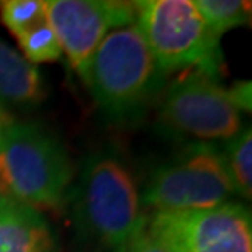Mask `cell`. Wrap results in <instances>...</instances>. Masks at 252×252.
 Wrapping results in <instances>:
<instances>
[{"label":"cell","instance_id":"17","mask_svg":"<svg viewBox=\"0 0 252 252\" xmlns=\"http://www.w3.org/2000/svg\"><path fill=\"white\" fill-rule=\"evenodd\" d=\"M10 120H12V118L8 117V113L5 112V110H3L2 107H0V134H2L3 128L7 126V123L10 122Z\"/></svg>","mask_w":252,"mask_h":252},{"label":"cell","instance_id":"5","mask_svg":"<svg viewBox=\"0 0 252 252\" xmlns=\"http://www.w3.org/2000/svg\"><path fill=\"white\" fill-rule=\"evenodd\" d=\"M139 191L143 206L154 211L213 208L236 195L221 151L195 141L154 165Z\"/></svg>","mask_w":252,"mask_h":252},{"label":"cell","instance_id":"16","mask_svg":"<svg viewBox=\"0 0 252 252\" xmlns=\"http://www.w3.org/2000/svg\"><path fill=\"white\" fill-rule=\"evenodd\" d=\"M128 252H170V251L165 249L164 246H160L158 241L149 238V236L146 234V231H144V233L134 241Z\"/></svg>","mask_w":252,"mask_h":252},{"label":"cell","instance_id":"12","mask_svg":"<svg viewBox=\"0 0 252 252\" xmlns=\"http://www.w3.org/2000/svg\"><path fill=\"white\" fill-rule=\"evenodd\" d=\"M211 33L221 36L233 28L251 23V2L243 0H195Z\"/></svg>","mask_w":252,"mask_h":252},{"label":"cell","instance_id":"3","mask_svg":"<svg viewBox=\"0 0 252 252\" xmlns=\"http://www.w3.org/2000/svg\"><path fill=\"white\" fill-rule=\"evenodd\" d=\"M72 179L67 149L48 126L10 120L0 134V193L39 211H59Z\"/></svg>","mask_w":252,"mask_h":252},{"label":"cell","instance_id":"13","mask_svg":"<svg viewBox=\"0 0 252 252\" xmlns=\"http://www.w3.org/2000/svg\"><path fill=\"white\" fill-rule=\"evenodd\" d=\"M15 38L23 51L22 56L34 65L39 63H54L63 56V48L48 17Z\"/></svg>","mask_w":252,"mask_h":252},{"label":"cell","instance_id":"11","mask_svg":"<svg viewBox=\"0 0 252 252\" xmlns=\"http://www.w3.org/2000/svg\"><path fill=\"white\" fill-rule=\"evenodd\" d=\"M223 154L226 170L236 193L251 200L252 195V133L251 126H244L233 139L228 141Z\"/></svg>","mask_w":252,"mask_h":252},{"label":"cell","instance_id":"8","mask_svg":"<svg viewBox=\"0 0 252 252\" xmlns=\"http://www.w3.org/2000/svg\"><path fill=\"white\" fill-rule=\"evenodd\" d=\"M44 8L63 54L82 82L100 43L136 20L134 5L118 0H44Z\"/></svg>","mask_w":252,"mask_h":252},{"label":"cell","instance_id":"10","mask_svg":"<svg viewBox=\"0 0 252 252\" xmlns=\"http://www.w3.org/2000/svg\"><path fill=\"white\" fill-rule=\"evenodd\" d=\"M46 98V84L34 64L0 38V107L28 112Z\"/></svg>","mask_w":252,"mask_h":252},{"label":"cell","instance_id":"1","mask_svg":"<svg viewBox=\"0 0 252 252\" xmlns=\"http://www.w3.org/2000/svg\"><path fill=\"white\" fill-rule=\"evenodd\" d=\"M67 201L79 239L97 252H128L146 229L139 185L115 149L85 158Z\"/></svg>","mask_w":252,"mask_h":252},{"label":"cell","instance_id":"2","mask_svg":"<svg viewBox=\"0 0 252 252\" xmlns=\"http://www.w3.org/2000/svg\"><path fill=\"white\" fill-rule=\"evenodd\" d=\"M165 75L136 25L118 28L100 43L84 84L107 120L129 125L162 94Z\"/></svg>","mask_w":252,"mask_h":252},{"label":"cell","instance_id":"14","mask_svg":"<svg viewBox=\"0 0 252 252\" xmlns=\"http://www.w3.org/2000/svg\"><path fill=\"white\" fill-rule=\"evenodd\" d=\"M0 18L13 36H18L46 18L44 0H5L0 3Z\"/></svg>","mask_w":252,"mask_h":252},{"label":"cell","instance_id":"9","mask_svg":"<svg viewBox=\"0 0 252 252\" xmlns=\"http://www.w3.org/2000/svg\"><path fill=\"white\" fill-rule=\"evenodd\" d=\"M53 224L43 211L0 193V252H58Z\"/></svg>","mask_w":252,"mask_h":252},{"label":"cell","instance_id":"4","mask_svg":"<svg viewBox=\"0 0 252 252\" xmlns=\"http://www.w3.org/2000/svg\"><path fill=\"white\" fill-rule=\"evenodd\" d=\"M134 25L165 77L174 72H200L220 80L223 51L193 0L133 2Z\"/></svg>","mask_w":252,"mask_h":252},{"label":"cell","instance_id":"7","mask_svg":"<svg viewBox=\"0 0 252 252\" xmlns=\"http://www.w3.org/2000/svg\"><path fill=\"white\" fill-rule=\"evenodd\" d=\"M144 231L170 252H252L251 211L239 203L154 211Z\"/></svg>","mask_w":252,"mask_h":252},{"label":"cell","instance_id":"6","mask_svg":"<svg viewBox=\"0 0 252 252\" xmlns=\"http://www.w3.org/2000/svg\"><path fill=\"white\" fill-rule=\"evenodd\" d=\"M241 113L229 89L200 72L175 79L162 90L158 107L165 133L195 143L233 139L244 128Z\"/></svg>","mask_w":252,"mask_h":252},{"label":"cell","instance_id":"15","mask_svg":"<svg viewBox=\"0 0 252 252\" xmlns=\"http://www.w3.org/2000/svg\"><path fill=\"white\" fill-rule=\"evenodd\" d=\"M231 97L241 112H251V82H238L229 89Z\"/></svg>","mask_w":252,"mask_h":252}]
</instances>
